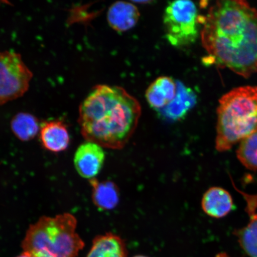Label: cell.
Instances as JSON below:
<instances>
[{"label": "cell", "instance_id": "cell-1", "mask_svg": "<svg viewBox=\"0 0 257 257\" xmlns=\"http://www.w3.org/2000/svg\"><path fill=\"white\" fill-rule=\"evenodd\" d=\"M208 62L245 78L257 72V10L248 3L220 1L202 18Z\"/></svg>", "mask_w": 257, "mask_h": 257}, {"label": "cell", "instance_id": "cell-2", "mask_svg": "<svg viewBox=\"0 0 257 257\" xmlns=\"http://www.w3.org/2000/svg\"><path fill=\"white\" fill-rule=\"evenodd\" d=\"M141 114L139 101L124 88L99 85L80 104L78 123L86 141L120 150L133 136Z\"/></svg>", "mask_w": 257, "mask_h": 257}, {"label": "cell", "instance_id": "cell-3", "mask_svg": "<svg viewBox=\"0 0 257 257\" xmlns=\"http://www.w3.org/2000/svg\"><path fill=\"white\" fill-rule=\"evenodd\" d=\"M257 131V86L234 88L220 99L216 149L225 152Z\"/></svg>", "mask_w": 257, "mask_h": 257}, {"label": "cell", "instance_id": "cell-4", "mask_svg": "<svg viewBox=\"0 0 257 257\" xmlns=\"http://www.w3.org/2000/svg\"><path fill=\"white\" fill-rule=\"evenodd\" d=\"M76 218L70 213L43 216L29 227L22 248L32 255L43 253L50 257H76L85 245L76 233Z\"/></svg>", "mask_w": 257, "mask_h": 257}, {"label": "cell", "instance_id": "cell-5", "mask_svg": "<svg viewBox=\"0 0 257 257\" xmlns=\"http://www.w3.org/2000/svg\"><path fill=\"white\" fill-rule=\"evenodd\" d=\"M201 16L194 2L175 1L169 3L163 15L166 37L175 47L190 46L197 40Z\"/></svg>", "mask_w": 257, "mask_h": 257}, {"label": "cell", "instance_id": "cell-6", "mask_svg": "<svg viewBox=\"0 0 257 257\" xmlns=\"http://www.w3.org/2000/svg\"><path fill=\"white\" fill-rule=\"evenodd\" d=\"M32 77L20 54L11 51L0 52V105L23 96Z\"/></svg>", "mask_w": 257, "mask_h": 257}, {"label": "cell", "instance_id": "cell-7", "mask_svg": "<svg viewBox=\"0 0 257 257\" xmlns=\"http://www.w3.org/2000/svg\"><path fill=\"white\" fill-rule=\"evenodd\" d=\"M105 158L102 147L94 143L80 145L74 157V165L80 176L90 180L94 179L103 166Z\"/></svg>", "mask_w": 257, "mask_h": 257}, {"label": "cell", "instance_id": "cell-8", "mask_svg": "<svg viewBox=\"0 0 257 257\" xmlns=\"http://www.w3.org/2000/svg\"><path fill=\"white\" fill-rule=\"evenodd\" d=\"M246 202L249 221L246 226L237 233L241 247L250 257H257V195L239 191Z\"/></svg>", "mask_w": 257, "mask_h": 257}, {"label": "cell", "instance_id": "cell-9", "mask_svg": "<svg viewBox=\"0 0 257 257\" xmlns=\"http://www.w3.org/2000/svg\"><path fill=\"white\" fill-rule=\"evenodd\" d=\"M40 139L46 150L53 153L64 152L69 147L70 136L63 121H45L40 126Z\"/></svg>", "mask_w": 257, "mask_h": 257}, {"label": "cell", "instance_id": "cell-10", "mask_svg": "<svg viewBox=\"0 0 257 257\" xmlns=\"http://www.w3.org/2000/svg\"><path fill=\"white\" fill-rule=\"evenodd\" d=\"M178 85L174 79L168 76H161L148 88L146 97L150 107L160 111L175 99Z\"/></svg>", "mask_w": 257, "mask_h": 257}, {"label": "cell", "instance_id": "cell-11", "mask_svg": "<svg viewBox=\"0 0 257 257\" xmlns=\"http://www.w3.org/2000/svg\"><path fill=\"white\" fill-rule=\"evenodd\" d=\"M177 85L178 89L175 99L159 111L164 118L171 121L183 119L197 102V96L191 88L181 82H177Z\"/></svg>", "mask_w": 257, "mask_h": 257}, {"label": "cell", "instance_id": "cell-12", "mask_svg": "<svg viewBox=\"0 0 257 257\" xmlns=\"http://www.w3.org/2000/svg\"><path fill=\"white\" fill-rule=\"evenodd\" d=\"M140 17V12L137 6L127 2H115L107 12L109 25L118 32L131 30L137 24Z\"/></svg>", "mask_w": 257, "mask_h": 257}, {"label": "cell", "instance_id": "cell-13", "mask_svg": "<svg viewBox=\"0 0 257 257\" xmlns=\"http://www.w3.org/2000/svg\"><path fill=\"white\" fill-rule=\"evenodd\" d=\"M201 207L208 216L216 218H222L232 210V198L225 189L212 187L208 189L202 197Z\"/></svg>", "mask_w": 257, "mask_h": 257}, {"label": "cell", "instance_id": "cell-14", "mask_svg": "<svg viewBox=\"0 0 257 257\" xmlns=\"http://www.w3.org/2000/svg\"><path fill=\"white\" fill-rule=\"evenodd\" d=\"M92 187V200L99 210L108 211L116 207L119 202L120 193L117 186L111 181L90 180Z\"/></svg>", "mask_w": 257, "mask_h": 257}, {"label": "cell", "instance_id": "cell-15", "mask_svg": "<svg viewBox=\"0 0 257 257\" xmlns=\"http://www.w3.org/2000/svg\"><path fill=\"white\" fill-rule=\"evenodd\" d=\"M126 245L116 234L108 233L96 236L86 257H126Z\"/></svg>", "mask_w": 257, "mask_h": 257}, {"label": "cell", "instance_id": "cell-16", "mask_svg": "<svg viewBox=\"0 0 257 257\" xmlns=\"http://www.w3.org/2000/svg\"><path fill=\"white\" fill-rule=\"evenodd\" d=\"M11 126L15 136L22 141L34 139L40 131L37 117L28 112H19L15 115Z\"/></svg>", "mask_w": 257, "mask_h": 257}, {"label": "cell", "instance_id": "cell-17", "mask_svg": "<svg viewBox=\"0 0 257 257\" xmlns=\"http://www.w3.org/2000/svg\"><path fill=\"white\" fill-rule=\"evenodd\" d=\"M236 154L246 168L257 171V131L240 141Z\"/></svg>", "mask_w": 257, "mask_h": 257}, {"label": "cell", "instance_id": "cell-18", "mask_svg": "<svg viewBox=\"0 0 257 257\" xmlns=\"http://www.w3.org/2000/svg\"><path fill=\"white\" fill-rule=\"evenodd\" d=\"M16 257H34L30 252L24 251L21 254Z\"/></svg>", "mask_w": 257, "mask_h": 257}, {"label": "cell", "instance_id": "cell-19", "mask_svg": "<svg viewBox=\"0 0 257 257\" xmlns=\"http://www.w3.org/2000/svg\"><path fill=\"white\" fill-rule=\"evenodd\" d=\"M33 256L34 257H50L47 255L43 254V253H38V254H35Z\"/></svg>", "mask_w": 257, "mask_h": 257}, {"label": "cell", "instance_id": "cell-20", "mask_svg": "<svg viewBox=\"0 0 257 257\" xmlns=\"http://www.w3.org/2000/svg\"><path fill=\"white\" fill-rule=\"evenodd\" d=\"M216 257H229L228 256L226 253H221L220 254H218Z\"/></svg>", "mask_w": 257, "mask_h": 257}, {"label": "cell", "instance_id": "cell-21", "mask_svg": "<svg viewBox=\"0 0 257 257\" xmlns=\"http://www.w3.org/2000/svg\"><path fill=\"white\" fill-rule=\"evenodd\" d=\"M133 257H148V256H144V255H138L134 256Z\"/></svg>", "mask_w": 257, "mask_h": 257}]
</instances>
